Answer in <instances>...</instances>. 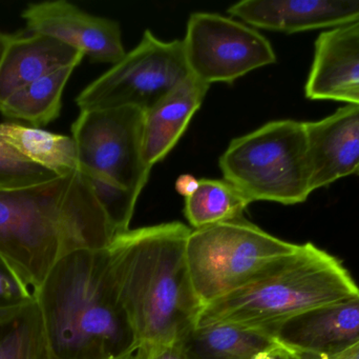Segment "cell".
Instances as JSON below:
<instances>
[{
	"instance_id": "1",
	"label": "cell",
	"mask_w": 359,
	"mask_h": 359,
	"mask_svg": "<svg viewBox=\"0 0 359 359\" xmlns=\"http://www.w3.org/2000/svg\"><path fill=\"white\" fill-rule=\"evenodd\" d=\"M114 237L104 209L78 170L0 190V256L35 295L61 259L107 248Z\"/></svg>"
},
{
	"instance_id": "2",
	"label": "cell",
	"mask_w": 359,
	"mask_h": 359,
	"mask_svg": "<svg viewBox=\"0 0 359 359\" xmlns=\"http://www.w3.org/2000/svg\"><path fill=\"white\" fill-rule=\"evenodd\" d=\"M178 221L128 230L107 247L120 299L139 345L176 344L198 325L204 303L194 289Z\"/></svg>"
},
{
	"instance_id": "3",
	"label": "cell",
	"mask_w": 359,
	"mask_h": 359,
	"mask_svg": "<svg viewBox=\"0 0 359 359\" xmlns=\"http://www.w3.org/2000/svg\"><path fill=\"white\" fill-rule=\"evenodd\" d=\"M35 297L52 359H130L138 348L107 248L61 259Z\"/></svg>"
},
{
	"instance_id": "4",
	"label": "cell",
	"mask_w": 359,
	"mask_h": 359,
	"mask_svg": "<svg viewBox=\"0 0 359 359\" xmlns=\"http://www.w3.org/2000/svg\"><path fill=\"white\" fill-rule=\"evenodd\" d=\"M358 297V285L343 263L307 242L257 282L205 305L196 326L234 324L269 332L316 308Z\"/></svg>"
},
{
	"instance_id": "5",
	"label": "cell",
	"mask_w": 359,
	"mask_h": 359,
	"mask_svg": "<svg viewBox=\"0 0 359 359\" xmlns=\"http://www.w3.org/2000/svg\"><path fill=\"white\" fill-rule=\"evenodd\" d=\"M145 112L137 107L80 111L72 126L78 171L88 179L115 235L130 230L151 169L143 157Z\"/></svg>"
},
{
	"instance_id": "6",
	"label": "cell",
	"mask_w": 359,
	"mask_h": 359,
	"mask_svg": "<svg viewBox=\"0 0 359 359\" xmlns=\"http://www.w3.org/2000/svg\"><path fill=\"white\" fill-rule=\"evenodd\" d=\"M219 164L224 179L250 202L290 206L312 193L305 122L276 120L236 137Z\"/></svg>"
},
{
	"instance_id": "7",
	"label": "cell",
	"mask_w": 359,
	"mask_h": 359,
	"mask_svg": "<svg viewBox=\"0 0 359 359\" xmlns=\"http://www.w3.org/2000/svg\"><path fill=\"white\" fill-rule=\"evenodd\" d=\"M297 246L241 216L191 230L186 255L194 289L205 306L257 282Z\"/></svg>"
},
{
	"instance_id": "8",
	"label": "cell",
	"mask_w": 359,
	"mask_h": 359,
	"mask_svg": "<svg viewBox=\"0 0 359 359\" xmlns=\"http://www.w3.org/2000/svg\"><path fill=\"white\" fill-rule=\"evenodd\" d=\"M183 40L164 41L149 30L123 58L76 97L80 111L132 107L147 113L189 75Z\"/></svg>"
},
{
	"instance_id": "9",
	"label": "cell",
	"mask_w": 359,
	"mask_h": 359,
	"mask_svg": "<svg viewBox=\"0 0 359 359\" xmlns=\"http://www.w3.org/2000/svg\"><path fill=\"white\" fill-rule=\"evenodd\" d=\"M183 44L189 73L209 86L231 84L276 63L271 44L257 29L215 13H192Z\"/></svg>"
},
{
	"instance_id": "10",
	"label": "cell",
	"mask_w": 359,
	"mask_h": 359,
	"mask_svg": "<svg viewBox=\"0 0 359 359\" xmlns=\"http://www.w3.org/2000/svg\"><path fill=\"white\" fill-rule=\"evenodd\" d=\"M25 29L55 38L92 61L117 63L126 55L120 25L65 0L31 4L22 11Z\"/></svg>"
},
{
	"instance_id": "11",
	"label": "cell",
	"mask_w": 359,
	"mask_h": 359,
	"mask_svg": "<svg viewBox=\"0 0 359 359\" xmlns=\"http://www.w3.org/2000/svg\"><path fill=\"white\" fill-rule=\"evenodd\" d=\"M80 51L29 30L0 31V107L15 93L42 76L67 65H79Z\"/></svg>"
},
{
	"instance_id": "12",
	"label": "cell",
	"mask_w": 359,
	"mask_h": 359,
	"mask_svg": "<svg viewBox=\"0 0 359 359\" xmlns=\"http://www.w3.org/2000/svg\"><path fill=\"white\" fill-rule=\"evenodd\" d=\"M227 12L255 29L293 34L359 20V0H243Z\"/></svg>"
},
{
	"instance_id": "13",
	"label": "cell",
	"mask_w": 359,
	"mask_h": 359,
	"mask_svg": "<svg viewBox=\"0 0 359 359\" xmlns=\"http://www.w3.org/2000/svg\"><path fill=\"white\" fill-rule=\"evenodd\" d=\"M305 126L312 192L359 175V105L339 107L332 115Z\"/></svg>"
},
{
	"instance_id": "14",
	"label": "cell",
	"mask_w": 359,
	"mask_h": 359,
	"mask_svg": "<svg viewBox=\"0 0 359 359\" xmlns=\"http://www.w3.org/2000/svg\"><path fill=\"white\" fill-rule=\"evenodd\" d=\"M269 333L291 353H337L359 341V297L316 308Z\"/></svg>"
},
{
	"instance_id": "15",
	"label": "cell",
	"mask_w": 359,
	"mask_h": 359,
	"mask_svg": "<svg viewBox=\"0 0 359 359\" xmlns=\"http://www.w3.org/2000/svg\"><path fill=\"white\" fill-rule=\"evenodd\" d=\"M358 86L359 20L318 36L305 93L307 98L313 100H333L341 91Z\"/></svg>"
},
{
	"instance_id": "16",
	"label": "cell",
	"mask_w": 359,
	"mask_h": 359,
	"mask_svg": "<svg viewBox=\"0 0 359 359\" xmlns=\"http://www.w3.org/2000/svg\"><path fill=\"white\" fill-rule=\"evenodd\" d=\"M210 86L191 74L145 113L143 157L149 169L162 162L189 126Z\"/></svg>"
},
{
	"instance_id": "17",
	"label": "cell",
	"mask_w": 359,
	"mask_h": 359,
	"mask_svg": "<svg viewBox=\"0 0 359 359\" xmlns=\"http://www.w3.org/2000/svg\"><path fill=\"white\" fill-rule=\"evenodd\" d=\"M176 344L189 359H257L280 347L268 331L234 324L196 326Z\"/></svg>"
},
{
	"instance_id": "18",
	"label": "cell",
	"mask_w": 359,
	"mask_h": 359,
	"mask_svg": "<svg viewBox=\"0 0 359 359\" xmlns=\"http://www.w3.org/2000/svg\"><path fill=\"white\" fill-rule=\"evenodd\" d=\"M0 141L21 156L57 176L78 170L77 149L73 137L55 134L35 126L0 124Z\"/></svg>"
},
{
	"instance_id": "19",
	"label": "cell",
	"mask_w": 359,
	"mask_h": 359,
	"mask_svg": "<svg viewBox=\"0 0 359 359\" xmlns=\"http://www.w3.org/2000/svg\"><path fill=\"white\" fill-rule=\"evenodd\" d=\"M77 65L55 70L11 96L0 107L4 117L44 126L56 120L62 107L63 91Z\"/></svg>"
},
{
	"instance_id": "20",
	"label": "cell",
	"mask_w": 359,
	"mask_h": 359,
	"mask_svg": "<svg viewBox=\"0 0 359 359\" xmlns=\"http://www.w3.org/2000/svg\"><path fill=\"white\" fill-rule=\"evenodd\" d=\"M0 359H52L37 301L0 310Z\"/></svg>"
},
{
	"instance_id": "21",
	"label": "cell",
	"mask_w": 359,
	"mask_h": 359,
	"mask_svg": "<svg viewBox=\"0 0 359 359\" xmlns=\"http://www.w3.org/2000/svg\"><path fill=\"white\" fill-rule=\"evenodd\" d=\"M251 202L231 183L200 179L198 187L185 198L184 215L194 230L244 216Z\"/></svg>"
},
{
	"instance_id": "22",
	"label": "cell",
	"mask_w": 359,
	"mask_h": 359,
	"mask_svg": "<svg viewBox=\"0 0 359 359\" xmlns=\"http://www.w3.org/2000/svg\"><path fill=\"white\" fill-rule=\"evenodd\" d=\"M55 177L56 174L29 162L0 141V190L31 187Z\"/></svg>"
},
{
	"instance_id": "23",
	"label": "cell",
	"mask_w": 359,
	"mask_h": 359,
	"mask_svg": "<svg viewBox=\"0 0 359 359\" xmlns=\"http://www.w3.org/2000/svg\"><path fill=\"white\" fill-rule=\"evenodd\" d=\"M34 301L35 293L0 256V310L22 307Z\"/></svg>"
},
{
	"instance_id": "24",
	"label": "cell",
	"mask_w": 359,
	"mask_h": 359,
	"mask_svg": "<svg viewBox=\"0 0 359 359\" xmlns=\"http://www.w3.org/2000/svg\"><path fill=\"white\" fill-rule=\"evenodd\" d=\"M130 359H189L177 344L142 343Z\"/></svg>"
},
{
	"instance_id": "25",
	"label": "cell",
	"mask_w": 359,
	"mask_h": 359,
	"mask_svg": "<svg viewBox=\"0 0 359 359\" xmlns=\"http://www.w3.org/2000/svg\"><path fill=\"white\" fill-rule=\"evenodd\" d=\"M288 353L291 359H359V341L337 353L307 354L291 353V352H288Z\"/></svg>"
},
{
	"instance_id": "26",
	"label": "cell",
	"mask_w": 359,
	"mask_h": 359,
	"mask_svg": "<svg viewBox=\"0 0 359 359\" xmlns=\"http://www.w3.org/2000/svg\"><path fill=\"white\" fill-rule=\"evenodd\" d=\"M198 181L200 179H196L194 175H180L176 181L177 192L185 198L189 197L198 189Z\"/></svg>"
},
{
	"instance_id": "27",
	"label": "cell",
	"mask_w": 359,
	"mask_h": 359,
	"mask_svg": "<svg viewBox=\"0 0 359 359\" xmlns=\"http://www.w3.org/2000/svg\"><path fill=\"white\" fill-rule=\"evenodd\" d=\"M333 100L343 101L348 105H359V86L341 91L339 94L335 95Z\"/></svg>"
},
{
	"instance_id": "28",
	"label": "cell",
	"mask_w": 359,
	"mask_h": 359,
	"mask_svg": "<svg viewBox=\"0 0 359 359\" xmlns=\"http://www.w3.org/2000/svg\"><path fill=\"white\" fill-rule=\"evenodd\" d=\"M257 359H291V358L288 352L283 349L280 346V347L276 348V349H272L270 351L261 354Z\"/></svg>"
}]
</instances>
